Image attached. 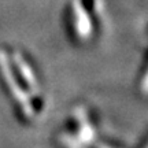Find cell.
I'll use <instances>...</instances> for the list:
<instances>
[{"label":"cell","mask_w":148,"mask_h":148,"mask_svg":"<svg viewBox=\"0 0 148 148\" xmlns=\"http://www.w3.org/2000/svg\"><path fill=\"white\" fill-rule=\"evenodd\" d=\"M103 18L101 0H70L66 8V25L73 41L86 45L95 40Z\"/></svg>","instance_id":"cell-1"}]
</instances>
